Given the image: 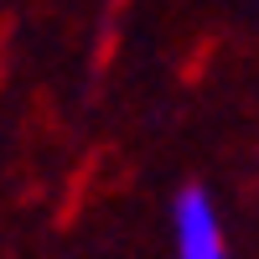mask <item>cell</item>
<instances>
[{
	"mask_svg": "<svg viewBox=\"0 0 259 259\" xmlns=\"http://www.w3.org/2000/svg\"><path fill=\"white\" fill-rule=\"evenodd\" d=\"M171 249H177V259H233L207 187H182L171 197Z\"/></svg>",
	"mask_w": 259,
	"mask_h": 259,
	"instance_id": "obj_1",
	"label": "cell"
}]
</instances>
